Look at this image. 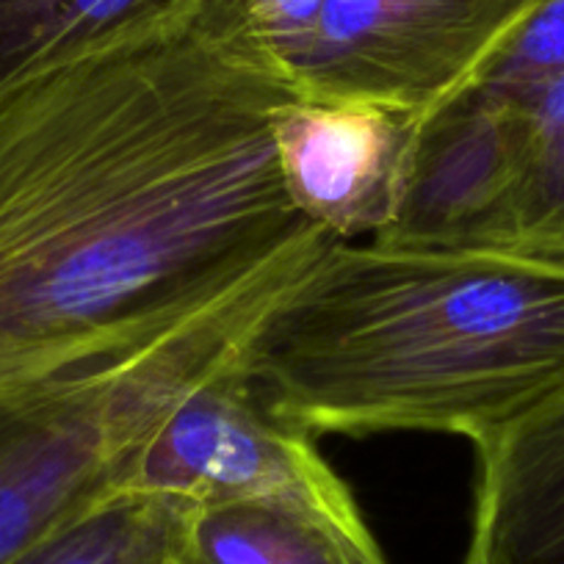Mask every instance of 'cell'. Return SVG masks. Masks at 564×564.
<instances>
[{
  "instance_id": "obj_10",
  "label": "cell",
  "mask_w": 564,
  "mask_h": 564,
  "mask_svg": "<svg viewBox=\"0 0 564 564\" xmlns=\"http://www.w3.org/2000/svg\"><path fill=\"white\" fill-rule=\"evenodd\" d=\"M512 186L487 249L564 263V69L525 97Z\"/></svg>"
},
{
  "instance_id": "obj_4",
  "label": "cell",
  "mask_w": 564,
  "mask_h": 564,
  "mask_svg": "<svg viewBox=\"0 0 564 564\" xmlns=\"http://www.w3.org/2000/svg\"><path fill=\"white\" fill-rule=\"evenodd\" d=\"M238 357L241 349L166 406L133 452L124 487L186 509L232 501L289 509L379 553L346 481L307 432L260 404Z\"/></svg>"
},
{
  "instance_id": "obj_8",
  "label": "cell",
  "mask_w": 564,
  "mask_h": 564,
  "mask_svg": "<svg viewBox=\"0 0 564 564\" xmlns=\"http://www.w3.org/2000/svg\"><path fill=\"white\" fill-rule=\"evenodd\" d=\"M465 564H564V384L476 446Z\"/></svg>"
},
{
  "instance_id": "obj_1",
  "label": "cell",
  "mask_w": 564,
  "mask_h": 564,
  "mask_svg": "<svg viewBox=\"0 0 564 564\" xmlns=\"http://www.w3.org/2000/svg\"><path fill=\"white\" fill-rule=\"evenodd\" d=\"M296 97L214 0L0 89V390L133 360L327 243L276 155Z\"/></svg>"
},
{
  "instance_id": "obj_3",
  "label": "cell",
  "mask_w": 564,
  "mask_h": 564,
  "mask_svg": "<svg viewBox=\"0 0 564 564\" xmlns=\"http://www.w3.org/2000/svg\"><path fill=\"white\" fill-rule=\"evenodd\" d=\"M269 296L128 362L0 390V564L128 485L141 437L194 382L238 355Z\"/></svg>"
},
{
  "instance_id": "obj_13",
  "label": "cell",
  "mask_w": 564,
  "mask_h": 564,
  "mask_svg": "<svg viewBox=\"0 0 564 564\" xmlns=\"http://www.w3.org/2000/svg\"><path fill=\"white\" fill-rule=\"evenodd\" d=\"M564 69V0H540L474 86L520 100Z\"/></svg>"
},
{
  "instance_id": "obj_9",
  "label": "cell",
  "mask_w": 564,
  "mask_h": 564,
  "mask_svg": "<svg viewBox=\"0 0 564 564\" xmlns=\"http://www.w3.org/2000/svg\"><path fill=\"white\" fill-rule=\"evenodd\" d=\"M197 0H0V89L183 18Z\"/></svg>"
},
{
  "instance_id": "obj_2",
  "label": "cell",
  "mask_w": 564,
  "mask_h": 564,
  "mask_svg": "<svg viewBox=\"0 0 564 564\" xmlns=\"http://www.w3.org/2000/svg\"><path fill=\"white\" fill-rule=\"evenodd\" d=\"M238 360L260 404L307 435L479 446L564 384V263L329 238L265 302Z\"/></svg>"
},
{
  "instance_id": "obj_14",
  "label": "cell",
  "mask_w": 564,
  "mask_h": 564,
  "mask_svg": "<svg viewBox=\"0 0 564 564\" xmlns=\"http://www.w3.org/2000/svg\"><path fill=\"white\" fill-rule=\"evenodd\" d=\"M216 3L296 78V67L307 56L316 36L324 0H216Z\"/></svg>"
},
{
  "instance_id": "obj_11",
  "label": "cell",
  "mask_w": 564,
  "mask_h": 564,
  "mask_svg": "<svg viewBox=\"0 0 564 564\" xmlns=\"http://www.w3.org/2000/svg\"><path fill=\"white\" fill-rule=\"evenodd\" d=\"M181 564H388L318 520L265 503L188 509Z\"/></svg>"
},
{
  "instance_id": "obj_7",
  "label": "cell",
  "mask_w": 564,
  "mask_h": 564,
  "mask_svg": "<svg viewBox=\"0 0 564 564\" xmlns=\"http://www.w3.org/2000/svg\"><path fill=\"white\" fill-rule=\"evenodd\" d=\"M415 119L351 100L296 97L276 119V155L302 214L338 241L393 214Z\"/></svg>"
},
{
  "instance_id": "obj_6",
  "label": "cell",
  "mask_w": 564,
  "mask_h": 564,
  "mask_svg": "<svg viewBox=\"0 0 564 564\" xmlns=\"http://www.w3.org/2000/svg\"><path fill=\"white\" fill-rule=\"evenodd\" d=\"M523 141L520 100L470 86L412 124L393 214L373 241L487 249Z\"/></svg>"
},
{
  "instance_id": "obj_5",
  "label": "cell",
  "mask_w": 564,
  "mask_h": 564,
  "mask_svg": "<svg viewBox=\"0 0 564 564\" xmlns=\"http://www.w3.org/2000/svg\"><path fill=\"white\" fill-rule=\"evenodd\" d=\"M540 0H324L305 97L421 119L481 78Z\"/></svg>"
},
{
  "instance_id": "obj_12",
  "label": "cell",
  "mask_w": 564,
  "mask_h": 564,
  "mask_svg": "<svg viewBox=\"0 0 564 564\" xmlns=\"http://www.w3.org/2000/svg\"><path fill=\"white\" fill-rule=\"evenodd\" d=\"M188 509L119 487L9 564H181Z\"/></svg>"
}]
</instances>
